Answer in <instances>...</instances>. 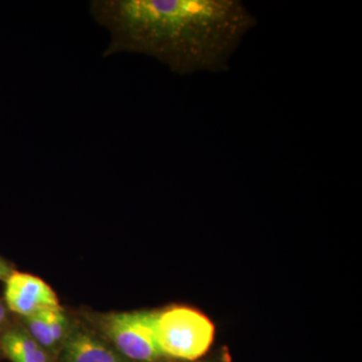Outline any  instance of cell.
<instances>
[{"label":"cell","instance_id":"obj_1","mask_svg":"<svg viewBox=\"0 0 362 362\" xmlns=\"http://www.w3.org/2000/svg\"><path fill=\"white\" fill-rule=\"evenodd\" d=\"M90 13L110 33L104 57L146 54L180 76L228 70L257 25L240 0H93Z\"/></svg>","mask_w":362,"mask_h":362},{"label":"cell","instance_id":"obj_8","mask_svg":"<svg viewBox=\"0 0 362 362\" xmlns=\"http://www.w3.org/2000/svg\"><path fill=\"white\" fill-rule=\"evenodd\" d=\"M9 313L11 312L7 309L4 299L0 298V335L11 325V323H9Z\"/></svg>","mask_w":362,"mask_h":362},{"label":"cell","instance_id":"obj_6","mask_svg":"<svg viewBox=\"0 0 362 362\" xmlns=\"http://www.w3.org/2000/svg\"><path fill=\"white\" fill-rule=\"evenodd\" d=\"M61 362H131L96 333L75 325L59 354Z\"/></svg>","mask_w":362,"mask_h":362},{"label":"cell","instance_id":"obj_7","mask_svg":"<svg viewBox=\"0 0 362 362\" xmlns=\"http://www.w3.org/2000/svg\"><path fill=\"white\" fill-rule=\"evenodd\" d=\"M0 349L11 362H52L47 350L30 337L21 322L11 324L0 335Z\"/></svg>","mask_w":362,"mask_h":362},{"label":"cell","instance_id":"obj_10","mask_svg":"<svg viewBox=\"0 0 362 362\" xmlns=\"http://www.w3.org/2000/svg\"><path fill=\"white\" fill-rule=\"evenodd\" d=\"M202 362H223V361H214V359H213V361H202Z\"/></svg>","mask_w":362,"mask_h":362},{"label":"cell","instance_id":"obj_9","mask_svg":"<svg viewBox=\"0 0 362 362\" xmlns=\"http://www.w3.org/2000/svg\"><path fill=\"white\" fill-rule=\"evenodd\" d=\"M14 272H16V270H14L11 264L0 256V281H1V282H6L7 279L11 277Z\"/></svg>","mask_w":362,"mask_h":362},{"label":"cell","instance_id":"obj_3","mask_svg":"<svg viewBox=\"0 0 362 362\" xmlns=\"http://www.w3.org/2000/svg\"><path fill=\"white\" fill-rule=\"evenodd\" d=\"M158 311L115 312L98 316V328L112 346L131 362L165 358L157 340Z\"/></svg>","mask_w":362,"mask_h":362},{"label":"cell","instance_id":"obj_4","mask_svg":"<svg viewBox=\"0 0 362 362\" xmlns=\"http://www.w3.org/2000/svg\"><path fill=\"white\" fill-rule=\"evenodd\" d=\"M4 284V303L11 313L20 318L61 307L51 286L32 274L16 271Z\"/></svg>","mask_w":362,"mask_h":362},{"label":"cell","instance_id":"obj_5","mask_svg":"<svg viewBox=\"0 0 362 362\" xmlns=\"http://www.w3.org/2000/svg\"><path fill=\"white\" fill-rule=\"evenodd\" d=\"M20 322L52 357L59 356L76 325L62 307L21 318Z\"/></svg>","mask_w":362,"mask_h":362},{"label":"cell","instance_id":"obj_2","mask_svg":"<svg viewBox=\"0 0 362 362\" xmlns=\"http://www.w3.org/2000/svg\"><path fill=\"white\" fill-rule=\"evenodd\" d=\"M157 340L165 358L195 361L211 346L214 326L201 312L185 306L158 311Z\"/></svg>","mask_w":362,"mask_h":362}]
</instances>
